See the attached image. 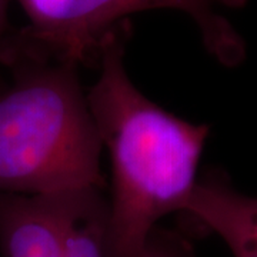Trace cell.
I'll return each mask as SVG.
<instances>
[{
  "mask_svg": "<svg viewBox=\"0 0 257 257\" xmlns=\"http://www.w3.org/2000/svg\"><path fill=\"white\" fill-rule=\"evenodd\" d=\"M182 211L216 233L233 257H257V197L220 179L204 177L197 180Z\"/></svg>",
  "mask_w": 257,
  "mask_h": 257,
  "instance_id": "cell-5",
  "label": "cell"
},
{
  "mask_svg": "<svg viewBox=\"0 0 257 257\" xmlns=\"http://www.w3.org/2000/svg\"><path fill=\"white\" fill-rule=\"evenodd\" d=\"M9 0H0V36L3 33V28L6 23V10H8Z\"/></svg>",
  "mask_w": 257,
  "mask_h": 257,
  "instance_id": "cell-7",
  "label": "cell"
},
{
  "mask_svg": "<svg viewBox=\"0 0 257 257\" xmlns=\"http://www.w3.org/2000/svg\"><path fill=\"white\" fill-rule=\"evenodd\" d=\"M123 57L117 28L101 45L100 74L87 101L101 149L110 157L106 257H142L157 221L183 210L210 128L146 97L128 77Z\"/></svg>",
  "mask_w": 257,
  "mask_h": 257,
  "instance_id": "cell-1",
  "label": "cell"
},
{
  "mask_svg": "<svg viewBox=\"0 0 257 257\" xmlns=\"http://www.w3.org/2000/svg\"><path fill=\"white\" fill-rule=\"evenodd\" d=\"M74 67H46L0 96V194L101 187L103 149Z\"/></svg>",
  "mask_w": 257,
  "mask_h": 257,
  "instance_id": "cell-2",
  "label": "cell"
},
{
  "mask_svg": "<svg viewBox=\"0 0 257 257\" xmlns=\"http://www.w3.org/2000/svg\"><path fill=\"white\" fill-rule=\"evenodd\" d=\"M76 193L0 194L5 257H64L66 221Z\"/></svg>",
  "mask_w": 257,
  "mask_h": 257,
  "instance_id": "cell-4",
  "label": "cell"
},
{
  "mask_svg": "<svg viewBox=\"0 0 257 257\" xmlns=\"http://www.w3.org/2000/svg\"><path fill=\"white\" fill-rule=\"evenodd\" d=\"M29 33L60 63H84L99 57L106 37L130 15L155 9L183 12L197 26L203 45L224 66H237L246 45L223 12L247 0H18Z\"/></svg>",
  "mask_w": 257,
  "mask_h": 257,
  "instance_id": "cell-3",
  "label": "cell"
},
{
  "mask_svg": "<svg viewBox=\"0 0 257 257\" xmlns=\"http://www.w3.org/2000/svg\"><path fill=\"white\" fill-rule=\"evenodd\" d=\"M142 257H179V256H176L173 251L167 250V248H165L163 246H160V244L152 243V240H150V241H149V244H147V247L145 248V251H143Z\"/></svg>",
  "mask_w": 257,
  "mask_h": 257,
  "instance_id": "cell-6",
  "label": "cell"
}]
</instances>
